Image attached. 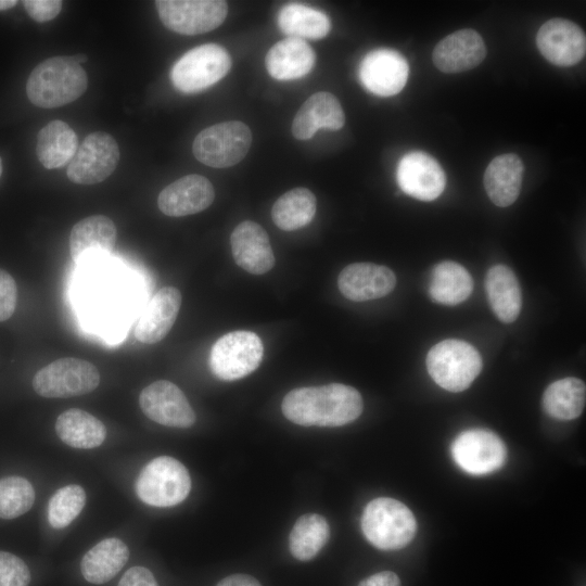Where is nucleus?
I'll list each match as a JSON object with an SVG mask.
<instances>
[{
	"label": "nucleus",
	"mask_w": 586,
	"mask_h": 586,
	"mask_svg": "<svg viewBox=\"0 0 586 586\" xmlns=\"http://www.w3.org/2000/svg\"><path fill=\"white\" fill-rule=\"evenodd\" d=\"M281 408L288 420L303 426H342L361 415L364 402L355 387L330 383L290 391Z\"/></svg>",
	"instance_id": "obj_1"
},
{
	"label": "nucleus",
	"mask_w": 586,
	"mask_h": 586,
	"mask_svg": "<svg viewBox=\"0 0 586 586\" xmlns=\"http://www.w3.org/2000/svg\"><path fill=\"white\" fill-rule=\"evenodd\" d=\"M88 77L73 56H52L30 73L26 93L29 101L42 109L60 107L77 100L87 89Z\"/></svg>",
	"instance_id": "obj_2"
},
{
	"label": "nucleus",
	"mask_w": 586,
	"mask_h": 586,
	"mask_svg": "<svg viewBox=\"0 0 586 586\" xmlns=\"http://www.w3.org/2000/svg\"><path fill=\"white\" fill-rule=\"evenodd\" d=\"M361 528L366 538L382 550H396L408 545L417 531L410 509L403 502L380 497L365 508Z\"/></svg>",
	"instance_id": "obj_3"
},
{
	"label": "nucleus",
	"mask_w": 586,
	"mask_h": 586,
	"mask_svg": "<svg viewBox=\"0 0 586 586\" xmlns=\"http://www.w3.org/2000/svg\"><path fill=\"white\" fill-rule=\"evenodd\" d=\"M425 364L433 381L455 393L468 388L483 366L475 347L457 339H447L432 346Z\"/></svg>",
	"instance_id": "obj_4"
},
{
	"label": "nucleus",
	"mask_w": 586,
	"mask_h": 586,
	"mask_svg": "<svg viewBox=\"0 0 586 586\" xmlns=\"http://www.w3.org/2000/svg\"><path fill=\"white\" fill-rule=\"evenodd\" d=\"M191 489L187 468L177 459L161 456L152 459L136 481V493L146 505L173 507L182 502Z\"/></svg>",
	"instance_id": "obj_5"
},
{
	"label": "nucleus",
	"mask_w": 586,
	"mask_h": 586,
	"mask_svg": "<svg viewBox=\"0 0 586 586\" xmlns=\"http://www.w3.org/2000/svg\"><path fill=\"white\" fill-rule=\"evenodd\" d=\"M252 142L249 126L230 120L209 126L200 131L192 145L195 158L214 168H227L241 162Z\"/></svg>",
	"instance_id": "obj_6"
},
{
	"label": "nucleus",
	"mask_w": 586,
	"mask_h": 586,
	"mask_svg": "<svg viewBox=\"0 0 586 586\" xmlns=\"http://www.w3.org/2000/svg\"><path fill=\"white\" fill-rule=\"evenodd\" d=\"M231 68L227 50L216 43L195 47L173 66L170 79L181 92H200L224 78Z\"/></svg>",
	"instance_id": "obj_7"
},
{
	"label": "nucleus",
	"mask_w": 586,
	"mask_h": 586,
	"mask_svg": "<svg viewBox=\"0 0 586 586\" xmlns=\"http://www.w3.org/2000/svg\"><path fill=\"white\" fill-rule=\"evenodd\" d=\"M264 355L260 337L247 330L221 335L212 346L209 367L222 381L242 379L258 368Z\"/></svg>",
	"instance_id": "obj_8"
},
{
	"label": "nucleus",
	"mask_w": 586,
	"mask_h": 586,
	"mask_svg": "<svg viewBox=\"0 0 586 586\" xmlns=\"http://www.w3.org/2000/svg\"><path fill=\"white\" fill-rule=\"evenodd\" d=\"M100 373L90 361L65 357L38 370L33 379L35 392L47 398L79 396L94 391Z\"/></svg>",
	"instance_id": "obj_9"
},
{
	"label": "nucleus",
	"mask_w": 586,
	"mask_h": 586,
	"mask_svg": "<svg viewBox=\"0 0 586 586\" xmlns=\"http://www.w3.org/2000/svg\"><path fill=\"white\" fill-rule=\"evenodd\" d=\"M158 16L169 30L181 35H199L219 27L228 13L221 0H157Z\"/></svg>",
	"instance_id": "obj_10"
},
{
	"label": "nucleus",
	"mask_w": 586,
	"mask_h": 586,
	"mask_svg": "<svg viewBox=\"0 0 586 586\" xmlns=\"http://www.w3.org/2000/svg\"><path fill=\"white\" fill-rule=\"evenodd\" d=\"M119 149L115 139L103 131L88 135L67 167L68 179L78 184H95L109 178L117 167Z\"/></svg>",
	"instance_id": "obj_11"
},
{
	"label": "nucleus",
	"mask_w": 586,
	"mask_h": 586,
	"mask_svg": "<svg viewBox=\"0 0 586 586\" xmlns=\"http://www.w3.org/2000/svg\"><path fill=\"white\" fill-rule=\"evenodd\" d=\"M451 455L463 471L482 475L496 471L505 463L506 447L495 433L472 429L456 437Z\"/></svg>",
	"instance_id": "obj_12"
},
{
	"label": "nucleus",
	"mask_w": 586,
	"mask_h": 586,
	"mask_svg": "<svg viewBox=\"0 0 586 586\" xmlns=\"http://www.w3.org/2000/svg\"><path fill=\"white\" fill-rule=\"evenodd\" d=\"M139 405L149 419L165 426L187 429L196 420L183 392L167 380L144 387L139 395Z\"/></svg>",
	"instance_id": "obj_13"
},
{
	"label": "nucleus",
	"mask_w": 586,
	"mask_h": 586,
	"mask_svg": "<svg viewBox=\"0 0 586 586\" xmlns=\"http://www.w3.org/2000/svg\"><path fill=\"white\" fill-rule=\"evenodd\" d=\"M117 230L104 215H92L79 220L69 234V253L78 266L103 262L115 247Z\"/></svg>",
	"instance_id": "obj_14"
},
{
	"label": "nucleus",
	"mask_w": 586,
	"mask_h": 586,
	"mask_svg": "<svg viewBox=\"0 0 586 586\" xmlns=\"http://www.w3.org/2000/svg\"><path fill=\"white\" fill-rule=\"evenodd\" d=\"M409 75L407 60L392 49H375L365 55L359 65L361 85L379 97L397 94Z\"/></svg>",
	"instance_id": "obj_15"
},
{
	"label": "nucleus",
	"mask_w": 586,
	"mask_h": 586,
	"mask_svg": "<svg viewBox=\"0 0 586 586\" xmlns=\"http://www.w3.org/2000/svg\"><path fill=\"white\" fill-rule=\"evenodd\" d=\"M536 43L547 61L562 67L575 65L586 52L584 31L564 18H552L544 23L538 29Z\"/></svg>",
	"instance_id": "obj_16"
},
{
	"label": "nucleus",
	"mask_w": 586,
	"mask_h": 586,
	"mask_svg": "<svg viewBox=\"0 0 586 586\" xmlns=\"http://www.w3.org/2000/svg\"><path fill=\"white\" fill-rule=\"evenodd\" d=\"M399 188L420 201H433L444 191L446 177L443 168L431 155L413 151L405 154L396 171Z\"/></svg>",
	"instance_id": "obj_17"
},
{
	"label": "nucleus",
	"mask_w": 586,
	"mask_h": 586,
	"mask_svg": "<svg viewBox=\"0 0 586 586\" xmlns=\"http://www.w3.org/2000/svg\"><path fill=\"white\" fill-rule=\"evenodd\" d=\"M396 285V276L388 267L373 263H355L342 269L337 288L354 302H366L388 295Z\"/></svg>",
	"instance_id": "obj_18"
},
{
	"label": "nucleus",
	"mask_w": 586,
	"mask_h": 586,
	"mask_svg": "<svg viewBox=\"0 0 586 586\" xmlns=\"http://www.w3.org/2000/svg\"><path fill=\"white\" fill-rule=\"evenodd\" d=\"M214 199V187L206 177L188 175L164 188L157 198V205L166 216L182 217L206 209Z\"/></svg>",
	"instance_id": "obj_19"
},
{
	"label": "nucleus",
	"mask_w": 586,
	"mask_h": 586,
	"mask_svg": "<svg viewBox=\"0 0 586 586\" xmlns=\"http://www.w3.org/2000/svg\"><path fill=\"white\" fill-rule=\"evenodd\" d=\"M235 264L252 275H264L275 265V255L266 230L255 221L240 222L230 235Z\"/></svg>",
	"instance_id": "obj_20"
},
{
	"label": "nucleus",
	"mask_w": 586,
	"mask_h": 586,
	"mask_svg": "<svg viewBox=\"0 0 586 586\" xmlns=\"http://www.w3.org/2000/svg\"><path fill=\"white\" fill-rule=\"evenodd\" d=\"M486 55L481 35L460 29L442 39L433 51L434 65L444 73H461L477 66Z\"/></svg>",
	"instance_id": "obj_21"
},
{
	"label": "nucleus",
	"mask_w": 586,
	"mask_h": 586,
	"mask_svg": "<svg viewBox=\"0 0 586 586\" xmlns=\"http://www.w3.org/2000/svg\"><path fill=\"white\" fill-rule=\"evenodd\" d=\"M181 293L174 286L158 290L135 326V337L143 344L162 341L174 326L181 306Z\"/></svg>",
	"instance_id": "obj_22"
},
{
	"label": "nucleus",
	"mask_w": 586,
	"mask_h": 586,
	"mask_svg": "<svg viewBox=\"0 0 586 586\" xmlns=\"http://www.w3.org/2000/svg\"><path fill=\"white\" fill-rule=\"evenodd\" d=\"M345 124V114L339 100L330 92L310 95L300 107L292 122V133L298 140L314 137L318 129L339 130Z\"/></svg>",
	"instance_id": "obj_23"
},
{
	"label": "nucleus",
	"mask_w": 586,
	"mask_h": 586,
	"mask_svg": "<svg viewBox=\"0 0 586 586\" xmlns=\"http://www.w3.org/2000/svg\"><path fill=\"white\" fill-rule=\"evenodd\" d=\"M316 54L303 39L286 37L273 44L266 54L269 75L278 80H292L306 76L314 67Z\"/></svg>",
	"instance_id": "obj_24"
},
{
	"label": "nucleus",
	"mask_w": 586,
	"mask_h": 586,
	"mask_svg": "<svg viewBox=\"0 0 586 586\" xmlns=\"http://www.w3.org/2000/svg\"><path fill=\"white\" fill-rule=\"evenodd\" d=\"M523 163L512 153H506L492 160L484 173V188L491 201L507 207L513 204L521 191Z\"/></svg>",
	"instance_id": "obj_25"
},
{
	"label": "nucleus",
	"mask_w": 586,
	"mask_h": 586,
	"mask_svg": "<svg viewBox=\"0 0 586 586\" xmlns=\"http://www.w3.org/2000/svg\"><path fill=\"white\" fill-rule=\"evenodd\" d=\"M485 290L489 306L501 322L511 323L519 317L522 307L521 288L508 266L494 265L487 270Z\"/></svg>",
	"instance_id": "obj_26"
},
{
	"label": "nucleus",
	"mask_w": 586,
	"mask_h": 586,
	"mask_svg": "<svg viewBox=\"0 0 586 586\" xmlns=\"http://www.w3.org/2000/svg\"><path fill=\"white\" fill-rule=\"evenodd\" d=\"M129 549L116 537L101 540L82 557L80 570L84 578L91 584L111 581L126 564Z\"/></svg>",
	"instance_id": "obj_27"
},
{
	"label": "nucleus",
	"mask_w": 586,
	"mask_h": 586,
	"mask_svg": "<svg viewBox=\"0 0 586 586\" xmlns=\"http://www.w3.org/2000/svg\"><path fill=\"white\" fill-rule=\"evenodd\" d=\"M55 432L66 445L90 449L100 446L106 437L105 425L91 413L71 408L62 412L55 421Z\"/></svg>",
	"instance_id": "obj_28"
},
{
	"label": "nucleus",
	"mask_w": 586,
	"mask_h": 586,
	"mask_svg": "<svg viewBox=\"0 0 586 586\" xmlns=\"http://www.w3.org/2000/svg\"><path fill=\"white\" fill-rule=\"evenodd\" d=\"M473 279L460 264L444 260L432 270L429 293L438 304L454 306L466 301L472 293Z\"/></svg>",
	"instance_id": "obj_29"
},
{
	"label": "nucleus",
	"mask_w": 586,
	"mask_h": 586,
	"mask_svg": "<svg viewBox=\"0 0 586 586\" xmlns=\"http://www.w3.org/2000/svg\"><path fill=\"white\" fill-rule=\"evenodd\" d=\"M76 151L77 136L63 120H51L38 133L36 154L38 161L48 169L65 165Z\"/></svg>",
	"instance_id": "obj_30"
},
{
	"label": "nucleus",
	"mask_w": 586,
	"mask_h": 586,
	"mask_svg": "<svg viewBox=\"0 0 586 586\" xmlns=\"http://www.w3.org/2000/svg\"><path fill=\"white\" fill-rule=\"evenodd\" d=\"M277 22L283 34L303 40L324 38L331 28L330 18L326 13L300 3L284 5L278 14Z\"/></svg>",
	"instance_id": "obj_31"
},
{
	"label": "nucleus",
	"mask_w": 586,
	"mask_h": 586,
	"mask_svg": "<svg viewBox=\"0 0 586 586\" xmlns=\"http://www.w3.org/2000/svg\"><path fill=\"white\" fill-rule=\"evenodd\" d=\"M586 400L585 383L577 378L552 382L544 392L545 411L558 420H573L581 416Z\"/></svg>",
	"instance_id": "obj_32"
},
{
	"label": "nucleus",
	"mask_w": 586,
	"mask_h": 586,
	"mask_svg": "<svg viewBox=\"0 0 586 586\" xmlns=\"http://www.w3.org/2000/svg\"><path fill=\"white\" fill-rule=\"evenodd\" d=\"M317 209L315 194L306 188H294L282 194L272 205L271 218L284 231L297 230L308 225Z\"/></svg>",
	"instance_id": "obj_33"
},
{
	"label": "nucleus",
	"mask_w": 586,
	"mask_h": 586,
	"mask_svg": "<svg viewBox=\"0 0 586 586\" xmlns=\"http://www.w3.org/2000/svg\"><path fill=\"white\" fill-rule=\"evenodd\" d=\"M329 524L318 513H306L297 519L289 537L292 556L300 561L314 559L327 544Z\"/></svg>",
	"instance_id": "obj_34"
},
{
	"label": "nucleus",
	"mask_w": 586,
	"mask_h": 586,
	"mask_svg": "<svg viewBox=\"0 0 586 586\" xmlns=\"http://www.w3.org/2000/svg\"><path fill=\"white\" fill-rule=\"evenodd\" d=\"M86 502L84 488L69 484L59 488L50 498L47 518L53 528H64L81 512Z\"/></svg>",
	"instance_id": "obj_35"
},
{
	"label": "nucleus",
	"mask_w": 586,
	"mask_h": 586,
	"mask_svg": "<svg viewBox=\"0 0 586 586\" xmlns=\"http://www.w3.org/2000/svg\"><path fill=\"white\" fill-rule=\"evenodd\" d=\"M35 501L33 485L22 476L0 479V518L14 519L26 513Z\"/></svg>",
	"instance_id": "obj_36"
},
{
	"label": "nucleus",
	"mask_w": 586,
	"mask_h": 586,
	"mask_svg": "<svg viewBox=\"0 0 586 586\" xmlns=\"http://www.w3.org/2000/svg\"><path fill=\"white\" fill-rule=\"evenodd\" d=\"M30 572L17 556L0 551V586H28Z\"/></svg>",
	"instance_id": "obj_37"
},
{
	"label": "nucleus",
	"mask_w": 586,
	"mask_h": 586,
	"mask_svg": "<svg viewBox=\"0 0 586 586\" xmlns=\"http://www.w3.org/2000/svg\"><path fill=\"white\" fill-rule=\"evenodd\" d=\"M17 301V288L13 277L0 269V322L8 320L14 313Z\"/></svg>",
	"instance_id": "obj_38"
},
{
	"label": "nucleus",
	"mask_w": 586,
	"mask_h": 586,
	"mask_svg": "<svg viewBox=\"0 0 586 586\" xmlns=\"http://www.w3.org/2000/svg\"><path fill=\"white\" fill-rule=\"evenodd\" d=\"M23 5L34 21L43 23L59 15L63 2L61 0H24Z\"/></svg>",
	"instance_id": "obj_39"
},
{
	"label": "nucleus",
	"mask_w": 586,
	"mask_h": 586,
	"mask_svg": "<svg viewBox=\"0 0 586 586\" xmlns=\"http://www.w3.org/2000/svg\"><path fill=\"white\" fill-rule=\"evenodd\" d=\"M117 586H158L152 572L144 566H132L119 579Z\"/></svg>",
	"instance_id": "obj_40"
},
{
	"label": "nucleus",
	"mask_w": 586,
	"mask_h": 586,
	"mask_svg": "<svg viewBox=\"0 0 586 586\" xmlns=\"http://www.w3.org/2000/svg\"><path fill=\"white\" fill-rule=\"evenodd\" d=\"M358 586H400V579L392 571H383L362 579Z\"/></svg>",
	"instance_id": "obj_41"
},
{
	"label": "nucleus",
	"mask_w": 586,
	"mask_h": 586,
	"mask_svg": "<svg viewBox=\"0 0 586 586\" xmlns=\"http://www.w3.org/2000/svg\"><path fill=\"white\" fill-rule=\"evenodd\" d=\"M216 586H262V584L249 574H232L218 582Z\"/></svg>",
	"instance_id": "obj_42"
},
{
	"label": "nucleus",
	"mask_w": 586,
	"mask_h": 586,
	"mask_svg": "<svg viewBox=\"0 0 586 586\" xmlns=\"http://www.w3.org/2000/svg\"><path fill=\"white\" fill-rule=\"evenodd\" d=\"M17 4L15 0H0V11L9 10Z\"/></svg>",
	"instance_id": "obj_43"
},
{
	"label": "nucleus",
	"mask_w": 586,
	"mask_h": 586,
	"mask_svg": "<svg viewBox=\"0 0 586 586\" xmlns=\"http://www.w3.org/2000/svg\"><path fill=\"white\" fill-rule=\"evenodd\" d=\"M73 59L75 60V62H77L79 65L87 62V55L85 54H76L73 56Z\"/></svg>",
	"instance_id": "obj_44"
},
{
	"label": "nucleus",
	"mask_w": 586,
	"mask_h": 586,
	"mask_svg": "<svg viewBox=\"0 0 586 586\" xmlns=\"http://www.w3.org/2000/svg\"><path fill=\"white\" fill-rule=\"evenodd\" d=\"M1 173H2V160L0 157V176H1Z\"/></svg>",
	"instance_id": "obj_45"
}]
</instances>
